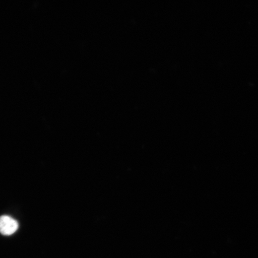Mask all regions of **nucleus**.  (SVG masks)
<instances>
[{
	"label": "nucleus",
	"mask_w": 258,
	"mask_h": 258,
	"mask_svg": "<svg viewBox=\"0 0 258 258\" xmlns=\"http://www.w3.org/2000/svg\"><path fill=\"white\" fill-rule=\"evenodd\" d=\"M19 228L18 222L9 216L0 217V233L5 235L14 234Z\"/></svg>",
	"instance_id": "1"
}]
</instances>
